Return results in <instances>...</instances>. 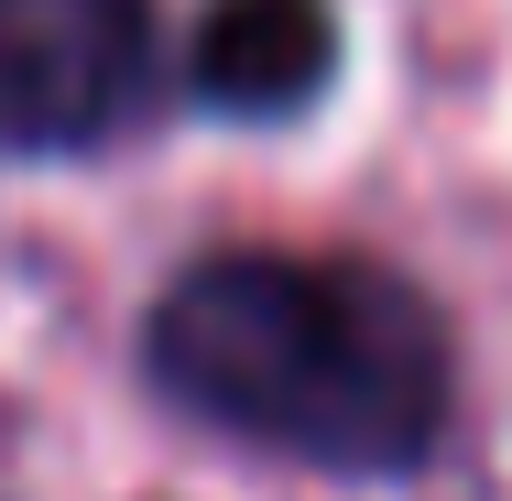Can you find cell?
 Masks as SVG:
<instances>
[{"mask_svg":"<svg viewBox=\"0 0 512 501\" xmlns=\"http://www.w3.org/2000/svg\"><path fill=\"white\" fill-rule=\"evenodd\" d=\"M153 99V0H0V153H88Z\"/></svg>","mask_w":512,"mask_h":501,"instance_id":"cell-2","label":"cell"},{"mask_svg":"<svg viewBox=\"0 0 512 501\" xmlns=\"http://www.w3.org/2000/svg\"><path fill=\"white\" fill-rule=\"evenodd\" d=\"M186 77L229 120H295L338 77V22H327V0H218L197 22Z\"/></svg>","mask_w":512,"mask_h":501,"instance_id":"cell-3","label":"cell"},{"mask_svg":"<svg viewBox=\"0 0 512 501\" xmlns=\"http://www.w3.org/2000/svg\"><path fill=\"white\" fill-rule=\"evenodd\" d=\"M142 360L197 425L338 480H393L447 436V327L371 262L218 251L153 305Z\"/></svg>","mask_w":512,"mask_h":501,"instance_id":"cell-1","label":"cell"}]
</instances>
